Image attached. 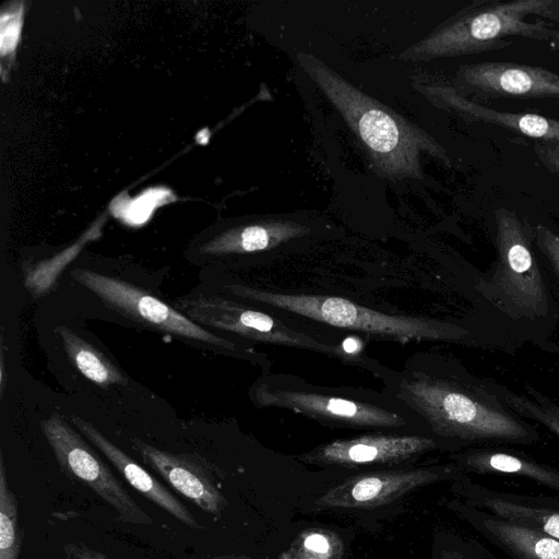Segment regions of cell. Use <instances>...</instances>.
I'll return each mask as SVG.
<instances>
[{
    "mask_svg": "<svg viewBox=\"0 0 559 559\" xmlns=\"http://www.w3.org/2000/svg\"><path fill=\"white\" fill-rule=\"evenodd\" d=\"M394 396L419 416L433 438L460 449L495 445H533L539 430L508 408L488 388L485 378L455 361L407 369L389 380Z\"/></svg>",
    "mask_w": 559,
    "mask_h": 559,
    "instance_id": "6da1fadb",
    "label": "cell"
},
{
    "mask_svg": "<svg viewBox=\"0 0 559 559\" xmlns=\"http://www.w3.org/2000/svg\"><path fill=\"white\" fill-rule=\"evenodd\" d=\"M493 216L497 257L476 290L520 326L550 333L559 321V302L534 249L533 227L508 209Z\"/></svg>",
    "mask_w": 559,
    "mask_h": 559,
    "instance_id": "7a4b0ae2",
    "label": "cell"
},
{
    "mask_svg": "<svg viewBox=\"0 0 559 559\" xmlns=\"http://www.w3.org/2000/svg\"><path fill=\"white\" fill-rule=\"evenodd\" d=\"M234 296L271 306L338 329L354 330L405 343L409 341H443L469 343L473 330L437 319L393 316L358 305L346 298L323 295L286 294L229 284Z\"/></svg>",
    "mask_w": 559,
    "mask_h": 559,
    "instance_id": "3957f363",
    "label": "cell"
},
{
    "mask_svg": "<svg viewBox=\"0 0 559 559\" xmlns=\"http://www.w3.org/2000/svg\"><path fill=\"white\" fill-rule=\"evenodd\" d=\"M307 61V68L372 153L377 164L389 174L418 173L417 152L427 150L448 163L443 147L408 126L358 92L329 69Z\"/></svg>",
    "mask_w": 559,
    "mask_h": 559,
    "instance_id": "277c9868",
    "label": "cell"
},
{
    "mask_svg": "<svg viewBox=\"0 0 559 559\" xmlns=\"http://www.w3.org/2000/svg\"><path fill=\"white\" fill-rule=\"evenodd\" d=\"M552 0L485 1L472 7L442 26L420 46L430 57L460 56L502 49L510 44L507 36L537 40L551 39L555 28L544 20L530 22L527 15L544 19Z\"/></svg>",
    "mask_w": 559,
    "mask_h": 559,
    "instance_id": "5b68a950",
    "label": "cell"
},
{
    "mask_svg": "<svg viewBox=\"0 0 559 559\" xmlns=\"http://www.w3.org/2000/svg\"><path fill=\"white\" fill-rule=\"evenodd\" d=\"M72 277L108 308L145 329L235 356L259 357V353L206 330L177 308L124 280L85 269L73 270Z\"/></svg>",
    "mask_w": 559,
    "mask_h": 559,
    "instance_id": "8992f818",
    "label": "cell"
},
{
    "mask_svg": "<svg viewBox=\"0 0 559 559\" xmlns=\"http://www.w3.org/2000/svg\"><path fill=\"white\" fill-rule=\"evenodd\" d=\"M258 407H276L307 416L321 424L345 428H400L407 425L405 414L370 397L337 394L333 391L292 388L260 379L251 390Z\"/></svg>",
    "mask_w": 559,
    "mask_h": 559,
    "instance_id": "52a82bcc",
    "label": "cell"
},
{
    "mask_svg": "<svg viewBox=\"0 0 559 559\" xmlns=\"http://www.w3.org/2000/svg\"><path fill=\"white\" fill-rule=\"evenodd\" d=\"M176 308L203 328H212L265 344L320 352L345 361L356 357L342 345L322 343L286 326L267 313L218 294H190L176 300Z\"/></svg>",
    "mask_w": 559,
    "mask_h": 559,
    "instance_id": "ba28073f",
    "label": "cell"
},
{
    "mask_svg": "<svg viewBox=\"0 0 559 559\" xmlns=\"http://www.w3.org/2000/svg\"><path fill=\"white\" fill-rule=\"evenodd\" d=\"M40 428L63 474L92 489L116 511L120 521L144 525L153 523L107 464L59 413L53 412L41 420Z\"/></svg>",
    "mask_w": 559,
    "mask_h": 559,
    "instance_id": "9c48e42d",
    "label": "cell"
},
{
    "mask_svg": "<svg viewBox=\"0 0 559 559\" xmlns=\"http://www.w3.org/2000/svg\"><path fill=\"white\" fill-rule=\"evenodd\" d=\"M464 472L451 462L408 469L378 471L345 479L320 496L318 508L371 509L403 495L443 480H456Z\"/></svg>",
    "mask_w": 559,
    "mask_h": 559,
    "instance_id": "30bf717a",
    "label": "cell"
},
{
    "mask_svg": "<svg viewBox=\"0 0 559 559\" xmlns=\"http://www.w3.org/2000/svg\"><path fill=\"white\" fill-rule=\"evenodd\" d=\"M459 83L479 98H559V74L540 67L512 62H480L463 66Z\"/></svg>",
    "mask_w": 559,
    "mask_h": 559,
    "instance_id": "8fae6325",
    "label": "cell"
},
{
    "mask_svg": "<svg viewBox=\"0 0 559 559\" xmlns=\"http://www.w3.org/2000/svg\"><path fill=\"white\" fill-rule=\"evenodd\" d=\"M433 437L371 433L337 439L301 456L317 464L358 466L406 461L438 448Z\"/></svg>",
    "mask_w": 559,
    "mask_h": 559,
    "instance_id": "7c38bea8",
    "label": "cell"
},
{
    "mask_svg": "<svg viewBox=\"0 0 559 559\" xmlns=\"http://www.w3.org/2000/svg\"><path fill=\"white\" fill-rule=\"evenodd\" d=\"M459 489L466 503L503 520L559 539V495L520 493L472 481L462 475Z\"/></svg>",
    "mask_w": 559,
    "mask_h": 559,
    "instance_id": "4fadbf2b",
    "label": "cell"
},
{
    "mask_svg": "<svg viewBox=\"0 0 559 559\" xmlns=\"http://www.w3.org/2000/svg\"><path fill=\"white\" fill-rule=\"evenodd\" d=\"M132 445L143 462L162 476L177 492L203 511L219 515L226 500L200 460L176 454L132 439Z\"/></svg>",
    "mask_w": 559,
    "mask_h": 559,
    "instance_id": "5bb4252c",
    "label": "cell"
},
{
    "mask_svg": "<svg viewBox=\"0 0 559 559\" xmlns=\"http://www.w3.org/2000/svg\"><path fill=\"white\" fill-rule=\"evenodd\" d=\"M71 420L79 431L107 457L136 491L182 524L191 528H202L193 514L165 486L107 439L95 426L74 415Z\"/></svg>",
    "mask_w": 559,
    "mask_h": 559,
    "instance_id": "9a60e30c",
    "label": "cell"
},
{
    "mask_svg": "<svg viewBox=\"0 0 559 559\" xmlns=\"http://www.w3.org/2000/svg\"><path fill=\"white\" fill-rule=\"evenodd\" d=\"M450 459L464 474L516 476L559 495L558 468L506 445L469 448L454 452Z\"/></svg>",
    "mask_w": 559,
    "mask_h": 559,
    "instance_id": "2e32d148",
    "label": "cell"
},
{
    "mask_svg": "<svg viewBox=\"0 0 559 559\" xmlns=\"http://www.w3.org/2000/svg\"><path fill=\"white\" fill-rule=\"evenodd\" d=\"M461 513L479 534L512 559H559L557 538L467 503L461 508Z\"/></svg>",
    "mask_w": 559,
    "mask_h": 559,
    "instance_id": "e0dca14e",
    "label": "cell"
},
{
    "mask_svg": "<svg viewBox=\"0 0 559 559\" xmlns=\"http://www.w3.org/2000/svg\"><path fill=\"white\" fill-rule=\"evenodd\" d=\"M443 104L466 120L499 126L536 141L559 142V120L532 112H506L467 100L452 88L439 92Z\"/></svg>",
    "mask_w": 559,
    "mask_h": 559,
    "instance_id": "ac0fdd59",
    "label": "cell"
},
{
    "mask_svg": "<svg viewBox=\"0 0 559 559\" xmlns=\"http://www.w3.org/2000/svg\"><path fill=\"white\" fill-rule=\"evenodd\" d=\"M302 228L288 223L253 224L231 229L201 248L203 257L218 258L263 251L298 237Z\"/></svg>",
    "mask_w": 559,
    "mask_h": 559,
    "instance_id": "d6986e66",
    "label": "cell"
},
{
    "mask_svg": "<svg viewBox=\"0 0 559 559\" xmlns=\"http://www.w3.org/2000/svg\"><path fill=\"white\" fill-rule=\"evenodd\" d=\"M56 332L72 365L94 384L107 388L128 383L123 372L105 354L71 329L61 325Z\"/></svg>",
    "mask_w": 559,
    "mask_h": 559,
    "instance_id": "ffe728a7",
    "label": "cell"
},
{
    "mask_svg": "<svg viewBox=\"0 0 559 559\" xmlns=\"http://www.w3.org/2000/svg\"><path fill=\"white\" fill-rule=\"evenodd\" d=\"M485 379L488 388L508 408L526 420L540 424L559 438V406L548 396L528 384H525V393H519L498 381Z\"/></svg>",
    "mask_w": 559,
    "mask_h": 559,
    "instance_id": "44dd1931",
    "label": "cell"
},
{
    "mask_svg": "<svg viewBox=\"0 0 559 559\" xmlns=\"http://www.w3.org/2000/svg\"><path fill=\"white\" fill-rule=\"evenodd\" d=\"M19 509L10 489L3 455H0V559H19L22 545Z\"/></svg>",
    "mask_w": 559,
    "mask_h": 559,
    "instance_id": "7402d4cb",
    "label": "cell"
},
{
    "mask_svg": "<svg viewBox=\"0 0 559 559\" xmlns=\"http://www.w3.org/2000/svg\"><path fill=\"white\" fill-rule=\"evenodd\" d=\"M341 539L326 531H310L299 535L280 559H341Z\"/></svg>",
    "mask_w": 559,
    "mask_h": 559,
    "instance_id": "603a6c76",
    "label": "cell"
},
{
    "mask_svg": "<svg viewBox=\"0 0 559 559\" xmlns=\"http://www.w3.org/2000/svg\"><path fill=\"white\" fill-rule=\"evenodd\" d=\"M533 243L555 294L559 295V234L545 224H536Z\"/></svg>",
    "mask_w": 559,
    "mask_h": 559,
    "instance_id": "cb8c5ba5",
    "label": "cell"
},
{
    "mask_svg": "<svg viewBox=\"0 0 559 559\" xmlns=\"http://www.w3.org/2000/svg\"><path fill=\"white\" fill-rule=\"evenodd\" d=\"M533 148L542 164L559 176V142L535 141Z\"/></svg>",
    "mask_w": 559,
    "mask_h": 559,
    "instance_id": "d4e9b609",
    "label": "cell"
},
{
    "mask_svg": "<svg viewBox=\"0 0 559 559\" xmlns=\"http://www.w3.org/2000/svg\"><path fill=\"white\" fill-rule=\"evenodd\" d=\"M64 552L69 559H109L105 554L83 544H67L64 546Z\"/></svg>",
    "mask_w": 559,
    "mask_h": 559,
    "instance_id": "484cf974",
    "label": "cell"
},
{
    "mask_svg": "<svg viewBox=\"0 0 559 559\" xmlns=\"http://www.w3.org/2000/svg\"><path fill=\"white\" fill-rule=\"evenodd\" d=\"M16 16L14 20H8V24L2 22V51L5 49H13L19 38L20 20Z\"/></svg>",
    "mask_w": 559,
    "mask_h": 559,
    "instance_id": "4316f807",
    "label": "cell"
},
{
    "mask_svg": "<svg viewBox=\"0 0 559 559\" xmlns=\"http://www.w3.org/2000/svg\"><path fill=\"white\" fill-rule=\"evenodd\" d=\"M439 559H491V558H490L489 552H487L485 556H479L478 558H476V556H472V552H467L463 549L447 548L440 552Z\"/></svg>",
    "mask_w": 559,
    "mask_h": 559,
    "instance_id": "83f0119b",
    "label": "cell"
},
{
    "mask_svg": "<svg viewBox=\"0 0 559 559\" xmlns=\"http://www.w3.org/2000/svg\"><path fill=\"white\" fill-rule=\"evenodd\" d=\"M3 373H4V358H3V350H1V376H0V381H1V394L3 393V390H4V378H3Z\"/></svg>",
    "mask_w": 559,
    "mask_h": 559,
    "instance_id": "f1b7e54d",
    "label": "cell"
},
{
    "mask_svg": "<svg viewBox=\"0 0 559 559\" xmlns=\"http://www.w3.org/2000/svg\"><path fill=\"white\" fill-rule=\"evenodd\" d=\"M551 45H555L557 48H559V29H555V33L550 39Z\"/></svg>",
    "mask_w": 559,
    "mask_h": 559,
    "instance_id": "f546056e",
    "label": "cell"
},
{
    "mask_svg": "<svg viewBox=\"0 0 559 559\" xmlns=\"http://www.w3.org/2000/svg\"><path fill=\"white\" fill-rule=\"evenodd\" d=\"M556 4H557V7L559 8V0H556Z\"/></svg>",
    "mask_w": 559,
    "mask_h": 559,
    "instance_id": "4dcf8cb0",
    "label": "cell"
}]
</instances>
